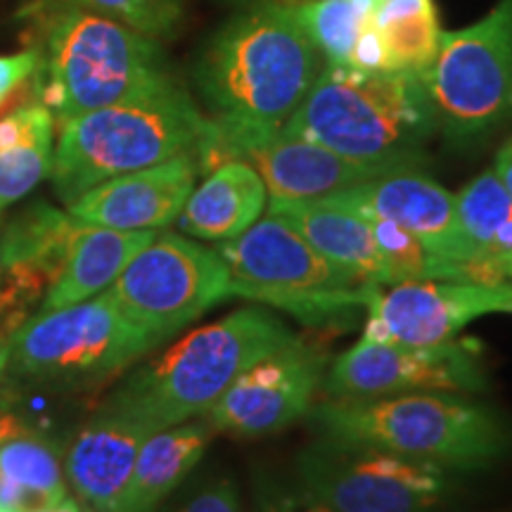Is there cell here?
Segmentation results:
<instances>
[{"label": "cell", "mask_w": 512, "mask_h": 512, "mask_svg": "<svg viewBox=\"0 0 512 512\" xmlns=\"http://www.w3.org/2000/svg\"><path fill=\"white\" fill-rule=\"evenodd\" d=\"M318 57L287 0H256L214 31L192 67L214 121L197 155L200 174L230 162L247 140L283 131L316 81Z\"/></svg>", "instance_id": "cell-1"}, {"label": "cell", "mask_w": 512, "mask_h": 512, "mask_svg": "<svg viewBox=\"0 0 512 512\" xmlns=\"http://www.w3.org/2000/svg\"><path fill=\"white\" fill-rule=\"evenodd\" d=\"M34 48L31 88L60 124L178 83L162 41L64 0L41 12Z\"/></svg>", "instance_id": "cell-2"}, {"label": "cell", "mask_w": 512, "mask_h": 512, "mask_svg": "<svg viewBox=\"0 0 512 512\" xmlns=\"http://www.w3.org/2000/svg\"><path fill=\"white\" fill-rule=\"evenodd\" d=\"M306 420L318 437L382 448L456 475L486 470L512 453V420L472 394L330 399L311 406Z\"/></svg>", "instance_id": "cell-3"}, {"label": "cell", "mask_w": 512, "mask_h": 512, "mask_svg": "<svg viewBox=\"0 0 512 512\" xmlns=\"http://www.w3.org/2000/svg\"><path fill=\"white\" fill-rule=\"evenodd\" d=\"M297 337L273 311L245 306L188 332L138 368L105 411L138 422L147 432L202 418L247 368Z\"/></svg>", "instance_id": "cell-4"}, {"label": "cell", "mask_w": 512, "mask_h": 512, "mask_svg": "<svg viewBox=\"0 0 512 512\" xmlns=\"http://www.w3.org/2000/svg\"><path fill=\"white\" fill-rule=\"evenodd\" d=\"M283 131L358 162L422 166L439 128L420 74L325 64Z\"/></svg>", "instance_id": "cell-5"}, {"label": "cell", "mask_w": 512, "mask_h": 512, "mask_svg": "<svg viewBox=\"0 0 512 512\" xmlns=\"http://www.w3.org/2000/svg\"><path fill=\"white\" fill-rule=\"evenodd\" d=\"M214 133L183 83L62 121L50 181L64 204L102 181L195 155Z\"/></svg>", "instance_id": "cell-6"}, {"label": "cell", "mask_w": 512, "mask_h": 512, "mask_svg": "<svg viewBox=\"0 0 512 512\" xmlns=\"http://www.w3.org/2000/svg\"><path fill=\"white\" fill-rule=\"evenodd\" d=\"M216 252L230 271L233 297L292 313L306 325L366 309L375 285H358L316 252L290 223L268 214Z\"/></svg>", "instance_id": "cell-7"}, {"label": "cell", "mask_w": 512, "mask_h": 512, "mask_svg": "<svg viewBox=\"0 0 512 512\" xmlns=\"http://www.w3.org/2000/svg\"><path fill=\"white\" fill-rule=\"evenodd\" d=\"M8 377L53 387H93L107 382L159 347L138 328L110 290L86 302L29 316L12 335Z\"/></svg>", "instance_id": "cell-8"}, {"label": "cell", "mask_w": 512, "mask_h": 512, "mask_svg": "<svg viewBox=\"0 0 512 512\" xmlns=\"http://www.w3.org/2000/svg\"><path fill=\"white\" fill-rule=\"evenodd\" d=\"M437 128L456 147L494 136L512 121V0H498L479 22L444 31L425 74Z\"/></svg>", "instance_id": "cell-9"}, {"label": "cell", "mask_w": 512, "mask_h": 512, "mask_svg": "<svg viewBox=\"0 0 512 512\" xmlns=\"http://www.w3.org/2000/svg\"><path fill=\"white\" fill-rule=\"evenodd\" d=\"M297 479L332 512H439L456 491V472L318 437L297 456Z\"/></svg>", "instance_id": "cell-10"}, {"label": "cell", "mask_w": 512, "mask_h": 512, "mask_svg": "<svg viewBox=\"0 0 512 512\" xmlns=\"http://www.w3.org/2000/svg\"><path fill=\"white\" fill-rule=\"evenodd\" d=\"M119 309L159 344L233 297L230 271L216 249L157 233L110 287Z\"/></svg>", "instance_id": "cell-11"}, {"label": "cell", "mask_w": 512, "mask_h": 512, "mask_svg": "<svg viewBox=\"0 0 512 512\" xmlns=\"http://www.w3.org/2000/svg\"><path fill=\"white\" fill-rule=\"evenodd\" d=\"M320 389L330 399L422 392L475 396L489 389V370L475 342L451 339L434 347H406L361 337L330 363Z\"/></svg>", "instance_id": "cell-12"}, {"label": "cell", "mask_w": 512, "mask_h": 512, "mask_svg": "<svg viewBox=\"0 0 512 512\" xmlns=\"http://www.w3.org/2000/svg\"><path fill=\"white\" fill-rule=\"evenodd\" d=\"M328 356L302 337L273 351L235 380L202 415L214 432L254 439L275 434L309 415Z\"/></svg>", "instance_id": "cell-13"}, {"label": "cell", "mask_w": 512, "mask_h": 512, "mask_svg": "<svg viewBox=\"0 0 512 512\" xmlns=\"http://www.w3.org/2000/svg\"><path fill=\"white\" fill-rule=\"evenodd\" d=\"M363 339L406 347L451 342L472 320L491 313H512V283L418 280L382 287L370 294Z\"/></svg>", "instance_id": "cell-14"}, {"label": "cell", "mask_w": 512, "mask_h": 512, "mask_svg": "<svg viewBox=\"0 0 512 512\" xmlns=\"http://www.w3.org/2000/svg\"><path fill=\"white\" fill-rule=\"evenodd\" d=\"M330 207L351 211L363 219H387L411 233L427 252L460 264H475L489 271L496 283L503 280L501 271L467 238L458 214V200L451 190L425 176L420 169L373 178L351 185L347 190L320 197Z\"/></svg>", "instance_id": "cell-15"}, {"label": "cell", "mask_w": 512, "mask_h": 512, "mask_svg": "<svg viewBox=\"0 0 512 512\" xmlns=\"http://www.w3.org/2000/svg\"><path fill=\"white\" fill-rule=\"evenodd\" d=\"M230 159L254 166L271 200H320L373 178L420 169L399 162H358L285 131L247 140L230 152Z\"/></svg>", "instance_id": "cell-16"}, {"label": "cell", "mask_w": 512, "mask_h": 512, "mask_svg": "<svg viewBox=\"0 0 512 512\" xmlns=\"http://www.w3.org/2000/svg\"><path fill=\"white\" fill-rule=\"evenodd\" d=\"M200 162L181 155L150 169L102 181L67 204V211L88 226L112 230H162L171 226L195 190Z\"/></svg>", "instance_id": "cell-17"}, {"label": "cell", "mask_w": 512, "mask_h": 512, "mask_svg": "<svg viewBox=\"0 0 512 512\" xmlns=\"http://www.w3.org/2000/svg\"><path fill=\"white\" fill-rule=\"evenodd\" d=\"M150 434L138 422L105 408L81 427L62 458L64 479L76 501L83 508L121 512L138 451Z\"/></svg>", "instance_id": "cell-18"}, {"label": "cell", "mask_w": 512, "mask_h": 512, "mask_svg": "<svg viewBox=\"0 0 512 512\" xmlns=\"http://www.w3.org/2000/svg\"><path fill=\"white\" fill-rule=\"evenodd\" d=\"M268 214L290 223L316 252L339 271L351 275L358 285H394L373 228L363 216L330 207L320 200H271Z\"/></svg>", "instance_id": "cell-19"}, {"label": "cell", "mask_w": 512, "mask_h": 512, "mask_svg": "<svg viewBox=\"0 0 512 512\" xmlns=\"http://www.w3.org/2000/svg\"><path fill=\"white\" fill-rule=\"evenodd\" d=\"M266 204V183L254 166L242 159H230L195 185L176 221L190 238L226 242L252 228L264 214Z\"/></svg>", "instance_id": "cell-20"}, {"label": "cell", "mask_w": 512, "mask_h": 512, "mask_svg": "<svg viewBox=\"0 0 512 512\" xmlns=\"http://www.w3.org/2000/svg\"><path fill=\"white\" fill-rule=\"evenodd\" d=\"M157 230H112L83 223L62 271L46 287L41 311H55L110 290L128 261L155 240Z\"/></svg>", "instance_id": "cell-21"}, {"label": "cell", "mask_w": 512, "mask_h": 512, "mask_svg": "<svg viewBox=\"0 0 512 512\" xmlns=\"http://www.w3.org/2000/svg\"><path fill=\"white\" fill-rule=\"evenodd\" d=\"M214 434L204 420H188L152 432L138 451L121 512H155L195 470Z\"/></svg>", "instance_id": "cell-22"}, {"label": "cell", "mask_w": 512, "mask_h": 512, "mask_svg": "<svg viewBox=\"0 0 512 512\" xmlns=\"http://www.w3.org/2000/svg\"><path fill=\"white\" fill-rule=\"evenodd\" d=\"M55 126L53 112L38 100L0 117V214L50 178Z\"/></svg>", "instance_id": "cell-23"}, {"label": "cell", "mask_w": 512, "mask_h": 512, "mask_svg": "<svg viewBox=\"0 0 512 512\" xmlns=\"http://www.w3.org/2000/svg\"><path fill=\"white\" fill-rule=\"evenodd\" d=\"M81 228L83 221L69 211L34 202L0 226V264L31 268L50 285L60 275Z\"/></svg>", "instance_id": "cell-24"}, {"label": "cell", "mask_w": 512, "mask_h": 512, "mask_svg": "<svg viewBox=\"0 0 512 512\" xmlns=\"http://www.w3.org/2000/svg\"><path fill=\"white\" fill-rule=\"evenodd\" d=\"M370 22L380 34L387 72L430 69L444 36L434 0H382Z\"/></svg>", "instance_id": "cell-25"}, {"label": "cell", "mask_w": 512, "mask_h": 512, "mask_svg": "<svg viewBox=\"0 0 512 512\" xmlns=\"http://www.w3.org/2000/svg\"><path fill=\"white\" fill-rule=\"evenodd\" d=\"M0 482L15 486L31 508L69 496L62 458L53 441L29 430L0 444Z\"/></svg>", "instance_id": "cell-26"}, {"label": "cell", "mask_w": 512, "mask_h": 512, "mask_svg": "<svg viewBox=\"0 0 512 512\" xmlns=\"http://www.w3.org/2000/svg\"><path fill=\"white\" fill-rule=\"evenodd\" d=\"M458 214L467 238L484 259L498 261L512 254V197L496 171L472 178L456 195ZM501 271V268H498ZM505 280V278H503Z\"/></svg>", "instance_id": "cell-27"}, {"label": "cell", "mask_w": 512, "mask_h": 512, "mask_svg": "<svg viewBox=\"0 0 512 512\" xmlns=\"http://www.w3.org/2000/svg\"><path fill=\"white\" fill-rule=\"evenodd\" d=\"M309 36L313 48L328 64L349 67L351 50L368 15L354 0H287Z\"/></svg>", "instance_id": "cell-28"}, {"label": "cell", "mask_w": 512, "mask_h": 512, "mask_svg": "<svg viewBox=\"0 0 512 512\" xmlns=\"http://www.w3.org/2000/svg\"><path fill=\"white\" fill-rule=\"evenodd\" d=\"M91 12H100L157 41H171L185 22L183 0H64Z\"/></svg>", "instance_id": "cell-29"}, {"label": "cell", "mask_w": 512, "mask_h": 512, "mask_svg": "<svg viewBox=\"0 0 512 512\" xmlns=\"http://www.w3.org/2000/svg\"><path fill=\"white\" fill-rule=\"evenodd\" d=\"M48 283L24 266L0 264V330L15 332L29 318L31 306L41 302Z\"/></svg>", "instance_id": "cell-30"}, {"label": "cell", "mask_w": 512, "mask_h": 512, "mask_svg": "<svg viewBox=\"0 0 512 512\" xmlns=\"http://www.w3.org/2000/svg\"><path fill=\"white\" fill-rule=\"evenodd\" d=\"M254 512H332L320 503L309 489L299 484V479L259 477L254 486Z\"/></svg>", "instance_id": "cell-31"}, {"label": "cell", "mask_w": 512, "mask_h": 512, "mask_svg": "<svg viewBox=\"0 0 512 512\" xmlns=\"http://www.w3.org/2000/svg\"><path fill=\"white\" fill-rule=\"evenodd\" d=\"M38 69V50L27 48L19 50V53L0 55V107H5L8 102L19 93V88H24L31 83Z\"/></svg>", "instance_id": "cell-32"}, {"label": "cell", "mask_w": 512, "mask_h": 512, "mask_svg": "<svg viewBox=\"0 0 512 512\" xmlns=\"http://www.w3.org/2000/svg\"><path fill=\"white\" fill-rule=\"evenodd\" d=\"M169 512H242L238 486L230 479H221V482L204 486L190 501Z\"/></svg>", "instance_id": "cell-33"}, {"label": "cell", "mask_w": 512, "mask_h": 512, "mask_svg": "<svg viewBox=\"0 0 512 512\" xmlns=\"http://www.w3.org/2000/svg\"><path fill=\"white\" fill-rule=\"evenodd\" d=\"M349 67L361 69V72H387L380 34H377L375 24L370 22V17L363 22L361 31H358L354 50H351Z\"/></svg>", "instance_id": "cell-34"}, {"label": "cell", "mask_w": 512, "mask_h": 512, "mask_svg": "<svg viewBox=\"0 0 512 512\" xmlns=\"http://www.w3.org/2000/svg\"><path fill=\"white\" fill-rule=\"evenodd\" d=\"M27 427H24V422L19 415L12 411V403L8 396L0 394V444H3L5 439L15 437V434L24 432Z\"/></svg>", "instance_id": "cell-35"}, {"label": "cell", "mask_w": 512, "mask_h": 512, "mask_svg": "<svg viewBox=\"0 0 512 512\" xmlns=\"http://www.w3.org/2000/svg\"><path fill=\"white\" fill-rule=\"evenodd\" d=\"M494 171H496V176L501 178L505 190H508L510 197H512V138L501 147V152H498Z\"/></svg>", "instance_id": "cell-36"}, {"label": "cell", "mask_w": 512, "mask_h": 512, "mask_svg": "<svg viewBox=\"0 0 512 512\" xmlns=\"http://www.w3.org/2000/svg\"><path fill=\"white\" fill-rule=\"evenodd\" d=\"M22 512H83V505L76 501L74 496H67V498H62V501L36 505V508H29V510H22Z\"/></svg>", "instance_id": "cell-37"}, {"label": "cell", "mask_w": 512, "mask_h": 512, "mask_svg": "<svg viewBox=\"0 0 512 512\" xmlns=\"http://www.w3.org/2000/svg\"><path fill=\"white\" fill-rule=\"evenodd\" d=\"M12 335L15 332L0 330V382L10 373V356H12Z\"/></svg>", "instance_id": "cell-38"}, {"label": "cell", "mask_w": 512, "mask_h": 512, "mask_svg": "<svg viewBox=\"0 0 512 512\" xmlns=\"http://www.w3.org/2000/svg\"><path fill=\"white\" fill-rule=\"evenodd\" d=\"M498 268H501V275L508 283H512V254L505 256V259L498 261Z\"/></svg>", "instance_id": "cell-39"}, {"label": "cell", "mask_w": 512, "mask_h": 512, "mask_svg": "<svg viewBox=\"0 0 512 512\" xmlns=\"http://www.w3.org/2000/svg\"><path fill=\"white\" fill-rule=\"evenodd\" d=\"M83 512H102V510H93V508H83Z\"/></svg>", "instance_id": "cell-40"}]
</instances>
